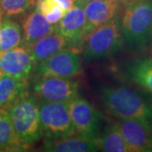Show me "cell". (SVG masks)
<instances>
[{"label": "cell", "instance_id": "obj_16", "mask_svg": "<svg viewBox=\"0 0 152 152\" xmlns=\"http://www.w3.org/2000/svg\"><path fill=\"white\" fill-rule=\"evenodd\" d=\"M27 94V80L3 75L0 80V108L8 109Z\"/></svg>", "mask_w": 152, "mask_h": 152}, {"label": "cell", "instance_id": "obj_14", "mask_svg": "<svg viewBox=\"0 0 152 152\" xmlns=\"http://www.w3.org/2000/svg\"><path fill=\"white\" fill-rule=\"evenodd\" d=\"M42 151L48 152H93L98 151L97 139H88L81 136H70L58 140H46Z\"/></svg>", "mask_w": 152, "mask_h": 152}, {"label": "cell", "instance_id": "obj_9", "mask_svg": "<svg viewBox=\"0 0 152 152\" xmlns=\"http://www.w3.org/2000/svg\"><path fill=\"white\" fill-rule=\"evenodd\" d=\"M36 64L30 48L18 46L0 55V69L3 75L21 80H28Z\"/></svg>", "mask_w": 152, "mask_h": 152}, {"label": "cell", "instance_id": "obj_10", "mask_svg": "<svg viewBox=\"0 0 152 152\" xmlns=\"http://www.w3.org/2000/svg\"><path fill=\"white\" fill-rule=\"evenodd\" d=\"M116 124L129 147V152L151 151V127L136 119H120Z\"/></svg>", "mask_w": 152, "mask_h": 152}, {"label": "cell", "instance_id": "obj_6", "mask_svg": "<svg viewBox=\"0 0 152 152\" xmlns=\"http://www.w3.org/2000/svg\"><path fill=\"white\" fill-rule=\"evenodd\" d=\"M79 84L69 78L37 77L33 91L42 101L68 103L79 97Z\"/></svg>", "mask_w": 152, "mask_h": 152}, {"label": "cell", "instance_id": "obj_21", "mask_svg": "<svg viewBox=\"0 0 152 152\" xmlns=\"http://www.w3.org/2000/svg\"><path fill=\"white\" fill-rule=\"evenodd\" d=\"M32 4L30 0H0V8L6 17L22 15L29 10Z\"/></svg>", "mask_w": 152, "mask_h": 152}, {"label": "cell", "instance_id": "obj_26", "mask_svg": "<svg viewBox=\"0 0 152 152\" xmlns=\"http://www.w3.org/2000/svg\"><path fill=\"white\" fill-rule=\"evenodd\" d=\"M4 12H3V10H2V9L0 8V24L3 22V20H4Z\"/></svg>", "mask_w": 152, "mask_h": 152}, {"label": "cell", "instance_id": "obj_23", "mask_svg": "<svg viewBox=\"0 0 152 152\" xmlns=\"http://www.w3.org/2000/svg\"><path fill=\"white\" fill-rule=\"evenodd\" d=\"M54 1L64 10L65 13L71 10L73 6L75 5L74 0H54Z\"/></svg>", "mask_w": 152, "mask_h": 152}, {"label": "cell", "instance_id": "obj_13", "mask_svg": "<svg viewBox=\"0 0 152 152\" xmlns=\"http://www.w3.org/2000/svg\"><path fill=\"white\" fill-rule=\"evenodd\" d=\"M53 32H56V26L50 24L43 15L37 10L30 13L23 22V41L27 48Z\"/></svg>", "mask_w": 152, "mask_h": 152}, {"label": "cell", "instance_id": "obj_24", "mask_svg": "<svg viewBox=\"0 0 152 152\" xmlns=\"http://www.w3.org/2000/svg\"><path fill=\"white\" fill-rule=\"evenodd\" d=\"M95 1H98V0H78V1H75V4H79V5L80 6H84L86 5V4L88 3H91V2H95Z\"/></svg>", "mask_w": 152, "mask_h": 152}, {"label": "cell", "instance_id": "obj_3", "mask_svg": "<svg viewBox=\"0 0 152 152\" xmlns=\"http://www.w3.org/2000/svg\"><path fill=\"white\" fill-rule=\"evenodd\" d=\"M39 107L40 102L37 98L27 94L7 109L17 142L22 149L32 146L43 135Z\"/></svg>", "mask_w": 152, "mask_h": 152}, {"label": "cell", "instance_id": "obj_8", "mask_svg": "<svg viewBox=\"0 0 152 152\" xmlns=\"http://www.w3.org/2000/svg\"><path fill=\"white\" fill-rule=\"evenodd\" d=\"M37 77L73 78L82 73L78 53L75 50H61L36 65Z\"/></svg>", "mask_w": 152, "mask_h": 152}, {"label": "cell", "instance_id": "obj_25", "mask_svg": "<svg viewBox=\"0 0 152 152\" xmlns=\"http://www.w3.org/2000/svg\"><path fill=\"white\" fill-rule=\"evenodd\" d=\"M118 4H119V5H126V4H128L130 1L132 0H116Z\"/></svg>", "mask_w": 152, "mask_h": 152}, {"label": "cell", "instance_id": "obj_5", "mask_svg": "<svg viewBox=\"0 0 152 152\" xmlns=\"http://www.w3.org/2000/svg\"><path fill=\"white\" fill-rule=\"evenodd\" d=\"M39 113L43 135L48 140H58L77 134L71 118L69 102L42 101Z\"/></svg>", "mask_w": 152, "mask_h": 152}, {"label": "cell", "instance_id": "obj_29", "mask_svg": "<svg viewBox=\"0 0 152 152\" xmlns=\"http://www.w3.org/2000/svg\"><path fill=\"white\" fill-rule=\"evenodd\" d=\"M151 151H152V145H151Z\"/></svg>", "mask_w": 152, "mask_h": 152}, {"label": "cell", "instance_id": "obj_27", "mask_svg": "<svg viewBox=\"0 0 152 152\" xmlns=\"http://www.w3.org/2000/svg\"><path fill=\"white\" fill-rule=\"evenodd\" d=\"M2 76H3V72L0 69V80H1V78H2Z\"/></svg>", "mask_w": 152, "mask_h": 152}, {"label": "cell", "instance_id": "obj_18", "mask_svg": "<svg viewBox=\"0 0 152 152\" xmlns=\"http://www.w3.org/2000/svg\"><path fill=\"white\" fill-rule=\"evenodd\" d=\"M99 151L105 152H129V147L116 123L107 127L97 137Z\"/></svg>", "mask_w": 152, "mask_h": 152}, {"label": "cell", "instance_id": "obj_1", "mask_svg": "<svg viewBox=\"0 0 152 152\" xmlns=\"http://www.w3.org/2000/svg\"><path fill=\"white\" fill-rule=\"evenodd\" d=\"M98 95L105 107L120 119H136L152 128V106L137 91L126 86H101Z\"/></svg>", "mask_w": 152, "mask_h": 152}, {"label": "cell", "instance_id": "obj_22", "mask_svg": "<svg viewBox=\"0 0 152 152\" xmlns=\"http://www.w3.org/2000/svg\"><path fill=\"white\" fill-rule=\"evenodd\" d=\"M64 15H65L64 10L58 4H57L52 10L49 11L48 13L45 15V18L47 19V20L50 24L56 25L64 17Z\"/></svg>", "mask_w": 152, "mask_h": 152}, {"label": "cell", "instance_id": "obj_11", "mask_svg": "<svg viewBox=\"0 0 152 152\" xmlns=\"http://www.w3.org/2000/svg\"><path fill=\"white\" fill-rule=\"evenodd\" d=\"M119 4L116 0H98L84 6L86 21L83 32V42L96 29L116 16Z\"/></svg>", "mask_w": 152, "mask_h": 152}, {"label": "cell", "instance_id": "obj_30", "mask_svg": "<svg viewBox=\"0 0 152 152\" xmlns=\"http://www.w3.org/2000/svg\"><path fill=\"white\" fill-rule=\"evenodd\" d=\"M74 1H75H75H78V0H74Z\"/></svg>", "mask_w": 152, "mask_h": 152}, {"label": "cell", "instance_id": "obj_19", "mask_svg": "<svg viewBox=\"0 0 152 152\" xmlns=\"http://www.w3.org/2000/svg\"><path fill=\"white\" fill-rule=\"evenodd\" d=\"M21 42V29L18 23L4 19L0 24V55L20 46Z\"/></svg>", "mask_w": 152, "mask_h": 152}, {"label": "cell", "instance_id": "obj_4", "mask_svg": "<svg viewBox=\"0 0 152 152\" xmlns=\"http://www.w3.org/2000/svg\"><path fill=\"white\" fill-rule=\"evenodd\" d=\"M123 39L121 23L113 18L86 39L84 58L93 61L108 58L121 48Z\"/></svg>", "mask_w": 152, "mask_h": 152}, {"label": "cell", "instance_id": "obj_17", "mask_svg": "<svg viewBox=\"0 0 152 152\" xmlns=\"http://www.w3.org/2000/svg\"><path fill=\"white\" fill-rule=\"evenodd\" d=\"M127 77L152 95V58L134 60L127 68Z\"/></svg>", "mask_w": 152, "mask_h": 152}, {"label": "cell", "instance_id": "obj_12", "mask_svg": "<svg viewBox=\"0 0 152 152\" xmlns=\"http://www.w3.org/2000/svg\"><path fill=\"white\" fill-rule=\"evenodd\" d=\"M86 15L83 6L75 4L73 8L66 12L64 17L56 26V32L59 33L72 47L79 46L83 42Z\"/></svg>", "mask_w": 152, "mask_h": 152}, {"label": "cell", "instance_id": "obj_15", "mask_svg": "<svg viewBox=\"0 0 152 152\" xmlns=\"http://www.w3.org/2000/svg\"><path fill=\"white\" fill-rule=\"evenodd\" d=\"M68 45V41L58 32H53L39 40L29 48L32 59L37 65L48 59L58 52L64 50Z\"/></svg>", "mask_w": 152, "mask_h": 152}, {"label": "cell", "instance_id": "obj_20", "mask_svg": "<svg viewBox=\"0 0 152 152\" xmlns=\"http://www.w3.org/2000/svg\"><path fill=\"white\" fill-rule=\"evenodd\" d=\"M19 151L22 149L18 144L10 116L7 109L0 108V150Z\"/></svg>", "mask_w": 152, "mask_h": 152}, {"label": "cell", "instance_id": "obj_31", "mask_svg": "<svg viewBox=\"0 0 152 152\" xmlns=\"http://www.w3.org/2000/svg\"><path fill=\"white\" fill-rule=\"evenodd\" d=\"M151 46H152V39H151Z\"/></svg>", "mask_w": 152, "mask_h": 152}, {"label": "cell", "instance_id": "obj_28", "mask_svg": "<svg viewBox=\"0 0 152 152\" xmlns=\"http://www.w3.org/2000/svg\"><path fill=\"white\" fill-rule=\"evenodd\" d=\"M30 1H31V3H32V4H34V2H35V1H36V0H30Z\"/></svg>", "mask_w": 152, "mask_h": 152}, {"label": "cell", "instance_id": "obj_2", "mask_svg": "<svg viewBox=\"0 0 152 152\" xmlns=\"http://www.w3.org/2000/svg\"><path fill=\"white\" fill-rule=\"evenodd\" d=\"M121 28L129 48L145 51L151 44L152 0H132L126 4Z\"/></svg>", "mask_w": 152, "mask_h": 152}, {"label": "cell", "instance_id": "obj_7", "mask_svg": "<svg viewBox=\"0 0 152 152\" xmlns=\"http://www.w3.org/2000/svg\"><path fill=\"white\" fill-rule=\"evenodd\" d=\"M69 113L78 135L97 139L102 115L86 99L79 97L69 102Z\"/></svg>", "mask_w": 152, "mask_h": 152}]
</instances>
